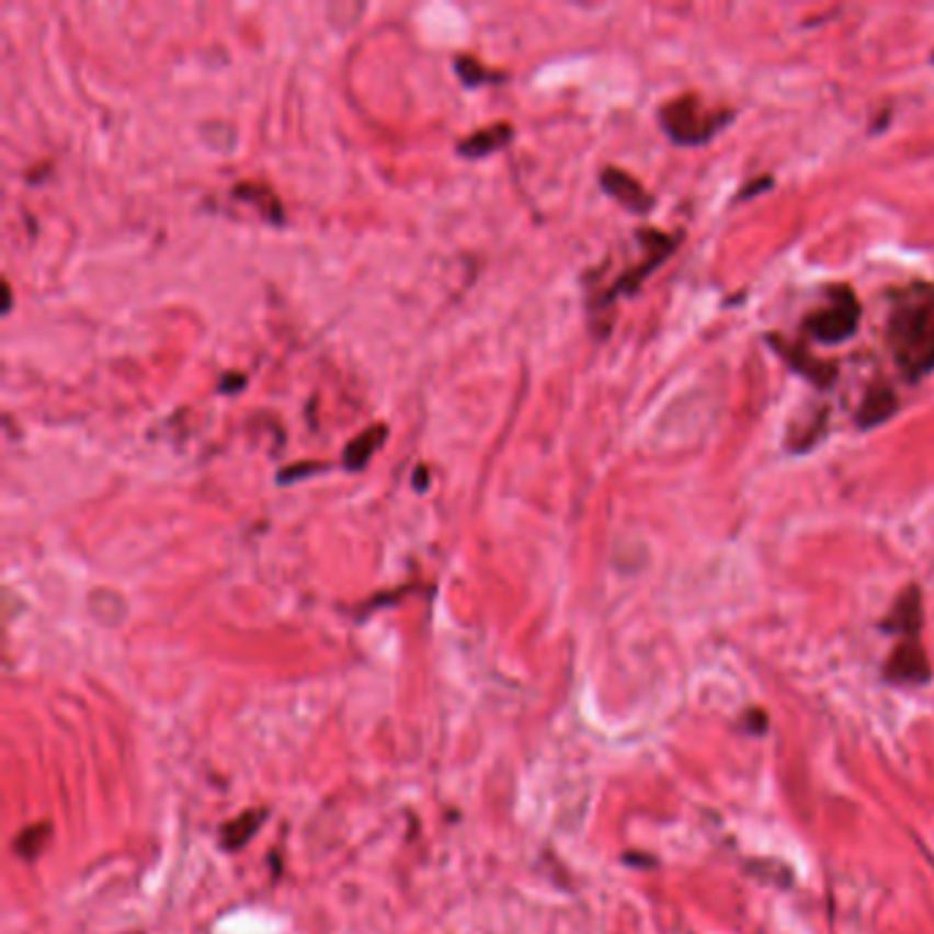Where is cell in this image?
Returning a JSON list of instances; mask_svg holds the SVG:
<instances>
[{
  "label": "cell",
  "instance_id": "obj_1",
  "mask_svg": "<svg viewBox=\"0 0 934 934\" xmlns=\"http://www.w3.org/2000/svg\"><path fill=\"white\" fill-rule=\"evenodd\" d=\"M888 345L904 376L921 378L934 367V288L910 285L893 301Z\"/></svg>",
  "mask_w": 934,
  "mask_h": 934
},
{
  "label": "cell",
  "instance_id": "obj_2",
  "mask_svg": "<svg viewBox=\"0 0 934 934\" xmlns=\"http://www.w3.org/2000/svg\"><path fill=\"white\" fill-rule=\"evenodd\" d=\"M732 110H710L696 93H685L663 104L658 118L677 146H705L732 121Z\"/></svg>",
  "mask_w": 934,
  "mask_h": 934
},
{
  "label": "cell",
  "instance_id": "obj_3",
  "mask_svg": "<svg viewBox=\"0 0 934 934\" xmlns=\"http://www.w3.org/2000/svg\"><path fill=\"white\" fill-rule=\"evenodd\" d=\"M861 321V305L847 285L831 288V301L806 318V332L825 345L844 343L855 334Z\"/></svg>",
  "mask_w": 934,
  "mask_h": 934
},
{
  "label": "cell",
  "instance_id": "obj_4",
  "mask_svg": "<svg viewBox=\"0 0 934 934\" xmlns=\"http://www.w3.org/2000/svg\"><path fill=\"white\" fill-rule=\"evenodd\" d=\"M886 680L904 688H915L932 680V663L919 639H902L886 663Z\"/></svg>",
  "mask_w": 934,
  "mask_h": 934
},
{
  "label": "cell",
  "instance_id": "obj_5",
  "mask_svg": "<svg viewBox=\"0 0 934 934\" xmlns=\"http://www.w3.org/2000/svg\"><path fill=\"white\" fill-rule=\"evenodd\" d=\"M921 625H924L921 590L919 586H908V590H902V595L897 597L891 614L882 619V630L902 636V639H919Z\"/></svg>",
  "mask_w": 934,
  "mask_h": 934
},
{
  "label": "cell",
  "instance_id": "obj_6",
  "mask_svg": "<svg viewBox=\"0 0 934 934\" xmlns=\"http://www.w3.org/2000/svg\"><path fill=\"white\" fill-rule=\"evenodd\" d=\"M601 186L628 212L634 214H647L652 208V195L634 179L630 173L617 168H606L601 173Z\"/></svg>",
  "mask_w": 934,
  "mask_h": 934
},
{
  "label": "cell",
  "instance_id": "obj_7",
  "mask_svg": "<svg viewBox=\"0 0 934 934\" xmlns=\"http://www.w3.org/2000/svg\"><path fill=\"white\" fill-rule=\"evenodd\" d=\"M773 345H776V354L787 356L789 365H793L800 376L815 381L817 387H831V384L836 381V367L817 360V356L806 354V349H795V345H787L784 340H773Z\"/></svg>",
  "mask_w": 934,
  "mask_h": 934
},
{
  "label": "cell",
  "instance_id": "obj_8",
  "mask_svg": "<svg viewBox=\"0 0 934 934\" xmlns=\"http://www.w3.org/2000/svg\"><path fill=\"white\" fill-rule=\"evenodd\" d=\"M893 411H897V395L891 392V387H875L861 403L855 422H858V428H877L891 420Z\"/></svg>",
  "mask_w": 934,
  "mask_h": 934
},
{
  "label": "cell",
  "instance_id": "obj_9",
  "mask_svg": "<svg viewBox=\"0 0 934 934\" xmlns=\"http://www.w3.org/2000/svg\"><path fill=\"white\" fill-rule=\"evenodd\" d=\"M510 137H513V126L510 124H493L486 126V129L475 132V135L466 137L464 143L458 146L460 157H488V153H493L497 148H502L504 143H510Z\"/></svg>",
  "mask_w": 934,
  "mask_h": 934
},
{
  "label": "cell",
  "instance_id": "obj_10",
  "mask_svg": "<svg viewBox=\"0 0 934 934\" xmlns=\"http://www.w3.org/2000/svg\"><path fill=\"white\" fill-rule=\"evenodd\" d=\"M384 438H387V428L384 425H373L367 428V431H362L360 436H356L354 442L343 449L345 469H354V471L365 469L367 460L373 458V453H376V449L384 444Z\"/></svg>",
  "mask_w": 934,
  "mask_h": 934
},
{
  "label": "cell",
  "instance_id": "obj_11",
  "mask_svg": "<svg viewBox=\"0 0 934 934\" xmlns=\"http://www.w3.org/2000/svg\"><path fill=\"white\" fill-rule=\"evenodd\" d=\"M263 817H266V811L252 809V811H244V815H241V817H236V820H230L228 825L223 828V833H219V842H223V850L234 853V850L244 847V844L250 842L252 836H255L258 828L263 825Z\"/></svg>",
  "mask_w": 934,
  "mask_h": 934
},
{
  "label": "cell",
  "instance_id": "obj_12",
  "mask_svg": "<svg viewBox=\"0 0 934 934\" xmlns=\"http://www.w3.org/2000/svg\"><path fill=\"white\" fill-rule=\"evenodd\" d=\"M234 195L239 197V201L255 203V206L261 208L263 217H266L269 223H283V206H280V201L272 195V192L266 190V186L239 184V186H234Z\"/></svg>",
  "mask_w": 934,
  "mask_h": 934
},
{
  "label": "cell",
  "instance_id": "obj_13",
  "mask_svg": "<svg viewBox=\"0 0 934 934\" xmlns=\"http://www.w3.org/2000/svg\"><path fill=\"white\" fill-rule=\"evenodd\" d=\"M49 833H53L49 822H38V825L25 828V831H22L14 842L16 855H22L25 861H36L38 855H42L44 844L49 842Z\"/></svg>",
  "mask_w": 934,
  "mask_h": 934
},
{
  "label": "cell",
  "instance_id": "obj_14",
  "mask_svg": "<svg viewBox=\"0 0 934 934\" xmlns=\"http://www.w3.org/2000/svg\"><path fill=\"white\" fill-rule=\"evenodd\" d=\"M455 69H458L460 80H464L466 86H480V82H499V80H504V75H499V71L482 69V66L477 64L475 58H466V55L455 58Z\"/></svg>",
  "mask_w": 934,
  "mask_h": 934
},
{
  "label": "cell",
  "instance_id": "obj_15",
  "mask_svg": "<svg viewBox=\"0 0 934 934\" xmlns=\"http://www.w3.org/2000/svg\"><path fill=\"white\" fill-rule=\"evenodd\" d=\"M321 469H323V464H299V466H294V469L280 471V480L294 482L296 477H301V475H312V471H321Z\"/></svg>",
  "mask_w": 934,
  "mask_h": 934
},
{
  "label": "cell",
  "instance_id": "obj_16",
  "mask_svg": "<svg viewBox=\"0 0 934 934\" xmlns=\"http://www.w3.org/2000/svg\"><path fill=\"white\" fill-rule=\"evenodd\" d=\"M765 727H767L765 710H749V713H745V729H749L751 734L765 732Z\"/></svg>",
  "mask_w": 934,
  "mask_h": 934
},
{
  "label": "cell",
  "instance_id": "obj_17",
  "mask_svg": "<svg viewBox=\"0 0 934 934\" xmlns=\"http://www.w3.org/2000/svg\"><path fill=\"white\" fill-rule=\"evenodd\" d=\"M234 387H244V376H241V378H225V381H223L225 392H230V389H234Z\"/></svg>",
  "mask_w": 934,
  "mask_h": 934
},
{
  "label": "cell",
  "instance_id": "obj_18",
  "mask_svg": "<svg viewBox=\"0 0 934 934\" xmlns=\"http://www.w3.org/2000/svg\"><path fill=\"white\" fill-rule=\"evenodd\" d=\"M932 64H934V53H932Z\"/></svg>",
  "mask_w": 934,
  "mask_h": 934
}]
</instances>
